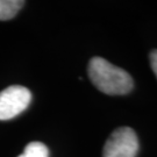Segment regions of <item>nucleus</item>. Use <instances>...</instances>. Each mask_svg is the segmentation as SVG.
Segmentation results:
<instances>
[{"mask_svg": "<svg viewBox=\"0 0 157 157\" xmlns=\"http://www.w3.org/2000/svg\"><path fill=\"white\" fill-rule=\"evenodd\" d=\"M87 73L92 84L105 94H127L134 86L133 79L128 72L101 57H93L91 59Z\"/></svg>", "mask_w": 157, "mask_h": 157, "instance_id": "nucleus-1", "label": "nucleus"}, {"mask_svg": "<svg viewBox=\"0 0 157 157\" xmlns=\"http://www.w3.org/2000/svg\"><path fill=\"white\" fill-rule=\"evenodd\" d=\"M137 151L139 140L136 133L129 127H120L106 141L102 157H136Z\"/></svg>", "mask_w": 157, "mask_h": 157, "instance_id": "nucleus-2", "label": "nucleus"}, {"mask_svg": "<svg viewBox=\"0 0 157 157\" xmlns=\"http://www.w3.org/2000/svg\"><path fill=\"white\" fill-rule=\"evenodd\" d=\"M32 93L27 87L14 85L0 92V120L17 117L28 107Z\"/></svg>", "mask_w": 157, "mask_h": 157, "instance_id": "nucleus-3", "label": "nucleus"}, {"mask_svg": "<svg viewBox=\"0 0 157 157\" xmlns=\"http://www.w3.org/2000/svg\"><path fill=\"white\" fill-rule=\"evenodd\" d=\"M25 1L21 0H0V20H11L22 8Z\"/></svg>", "mask_w": 157, "mask_h": 157, "instance_id": "nucleus-4", "label": "nucleus"}, {"mask_svg": "<svg viewBox=\"0 0 157 157\" xmlns=\"http://www.w3.org/2000/svg\"><path fill=\"white\" fill-rule=\"evenodd\" d=\"M17 157H49V150L41 142H30L26 146L23 152Z\"/></svg>", "mask_w": 157, "mask_h": 157, "instance_id": "nucleus-5", "label": "nucleus"}, {"mask_svg": "<svg viewBox=\"0 0 157 157\" xmlns=\"http://www.w3.org/2000/svg\"><path fill=\"white\" fill-rule=\"evenodd\" d=\"M149 59H150V67H151L152 71L155 73L157 78V50H152L149 55Z\"/></svg>", "mask_w": 157, "mask_h": 157, "instance_id": "nucleus-6", "label": "nucleus"}]
</instances>
